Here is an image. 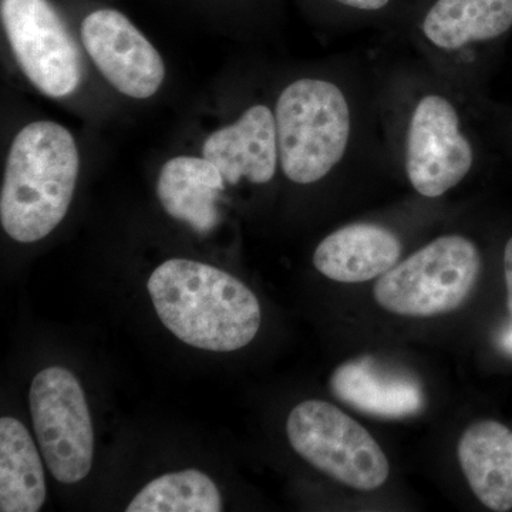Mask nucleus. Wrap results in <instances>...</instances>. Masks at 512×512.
Returning <instances> with one entry per match:
<instances>
[{
  "mask_svg": "<svg viewBox=\"0 0 512 512\" xmlns=\"http://www.w3.org/2000/svg\"><path fill=\"white\" fill-rule=\"evenodd\" d=\"M342 5L362 10H379L389 3V0H336Z\"/></svg>",
  "mask_w": 512,
  "mask_h": 512,
  "instance_id": "nucleus-19",
  "label": "nucleus"
},
{
  "mask_svg": "<svg viewBox=\"0 0 512 512\" xmlns=\"http://www.w3.org/2000/svg\"><path fill=\"white\" fill-rule=\"evenodd\" d=\"M500 349L503 350L505 355L512 357V325L501 333Z\"/></svg>",
  "mask_w": 512,
  "mask_h": 512,
  "instance_id": "nucleus-20",
  "label": "nucleus"
},
{
  "mask_svg": "<svg viewBox=\"0 0 512 512\" xmlns=\"http://www.w3.org/2000/svg\"><path fill=\"white\" fill-rule=\"evenodd\" d=\"M473 163V147L453 104L437 94L421 99L407 134L406 167L414 190L440 197L466 178Z\"/></svg>",
  "mask_w": 512,
  "mask_h": 512,
  "instance_id": "nucleus-8",
  "label": "nucleus"
},
{
  "mask_svg": "<svg viewBox=\"0 0 512 512\" xmlns=\"http://www.w3.org/2000/svg\"><path fill=\"white\" fill-rule=\"evenodd\" d=\"M480 271L477 245L461 235H444L380 276L373 295L394 315L431 318L460 308Z\"/></svg>",
  "mask_w": 512,
  "mask_h": 512,
  "instance_id": "nucleus-4",
  "label": "nucleus"
},
{
  "mask_svg": "<svg viewBox=\"0 0 512 512\" xmlns=\"http://www.w3.org/2000/svg\"><path fill=\"white\" fill-rule=\"evenodd\" d=\"M286 433L303 460L340 484L375 491L389 478V460L379 443L333 404L322 400L298 404L286 421Z\"/></svg>",
  "mask_w": 512,
  "mask_h": 512,
  "instance_id": "nucleus-5",
  "label": "nucleus"
},
{
  "mask_svg": "<svg viewBox=\"0 0 512 512\" xmlns=\"http://www.w3.org/2000/svg\"><path fill=\"white\" fill-rule=\"evenodd\" d=\"M458 461L474 495L497 512L512 510V433L504 424L483 420L464 431Z\"/></svg>",
  "mask_w": 512,
  "mask_h": 512,
  "instance_id": "nucleus-12",
  "label": "nucleus"
},
{
  "mask_svg": "<svg viewBox=\"0 0 512 512\" xmlns=\"http://www.w3.org/2000/svg\"><path fill=\"white\" fill-rule=\"evenodd\" d=\"M402 242L369 222L346 225L328 235L313 254L320 274L342 284H360L386 274L399 262Z\"/></svg>",
  "mask_w": 512,
  "mask_h": 512,
  "instance_id": "nucleus-11",
  "label": "nucleus"
},
{
  "mask_svg": "<svg viewBox=\"0 0 512 512\" xmlns=\"http://www.w3.org/2000/svg\"><path fill=\"white\" fill-rule=\"evenodd\" d=\"M279 161L289 180H322L345 156L350 137V110L336 84L296 80L281 93L275 110Z\"/></svg>",
  "mask_w": 512,
  "mask_h": 512,
  "instance_id": "nucleus-3",
  "label": "nucleus"
},
{
  "mask_svg": "<svg viewBox=\"0 0 512 512\" xmlns=\"http://www.w3.org/2000/svg\"><path fill=\"white\" fill-rule=\"evenodd\" d=\"M202 154L221 171L225 183L266 184L274 178L279 160L275 114L258 104L231 126L214 131Z\"/></svg>",
  "mask_w": 512,
  "mask_h": 512,
  "instance_id": "nucleus-10",
  "label": "nucleus"
},
{
  "mask_svg": "<svg viewBox=\"0 0 512 512\" xmlns=\"http://www.w3.org/2000/svg\"><path fill=\"white\" fill-rule=\"evenodd\" d=\"M504 274L505 285H507L508 309L512 313V237L508 239L504 249Z\"/></svg>",
  "mask_w": 512,
  "mask_h": 512,
  "instance_id": "nucleus-18",
  "label": "nucleus"
},
{
  "mask_svg": "<svg viewBox=\"0 0 512 512\" xmlns=\"http://www.w3.org/2000/svg\"><path fill=\"white\" fill-rule=\"evenodd\" d=\"M80 157L55 121H35L10 147L0 192V222L13 241L32 244L55 231L72 204Z\"/></svg>",
  "mask_w": 512,
  "mask_h": 512,
  "instance_id": "nucleus-2",
  "label": "nucleus"
},
{
  "mask_svg": "<svg viewBox=\"0 0 512 512\" xmlns=\"http://www.w3.org/2000/svg\"><path fill=\"white\" fill-rule=\"evenodd\" d=\"M221 493L207 474L184 470L148 483L128 504L127 512H220Z\"/></svg>",
  "mask_w": 512,
  "mask_h": 512,
  "instance_id": "nucleus-17",
  "label": "nucleus"
},
{
  "mask_svg": "<svg viewBox=\"0 0 512 512\" xmlns=\"http://www.w3.org/2000/svg\"><path fill=\"white\" fill-rule=\"evenodd\" d=\"M2 20L20 69L37 90L59 99L79 87V50L49 0H2Z\"/></svg>",
  "mask_w": 512,
  "mask_h": 512,
  "instance_id": "nucleus-7",
  "label": "nucleus"
},
{
  "mask_svg": "<svg viewBox=\"0 0 512 512\" xmlns=\"http://www.w3.org/2000/svg\"><path fill=\"white\" fill-rule=\"evenodd\" d=\"M330 389L342 402L373 416L399 419L419 412L423 392L407 377L384 372L369 359L343 363L330 377Z\"/></svg>",
  "mask_w": 512,
  "mask_h": 512,
  "instance_id": "nucleus-14",
  "label": "nucleus"
},
{
  "mask_svg": "<svg viewBox=\"0 0 512 512\" xmlns=\"http://www.w3.org/2000/svg\"><path fill=\"white\" fill-rule=\"evenodd\" d=\"M82 40L97 69L117 92L143 100L160 90L165 77L163 57L119 10L90 13L82 23Z\"/></svg>",
  "mask_w": 512,
  "mask_h": 512,
  "instance_id": "nucleus-9",
  "label": "nucleus"
},
{
  "mask_svg": "<svg viewBox=\"0 0 512 512\" xmlns=\"http://www.w3.org/2000/svg\"><path fill=\"white\" fill-rule=\"evenodd\" d=\"M46 480L35 441L15 417L0 419V511L37 512L46 501Z\"/></svg>",
  "mask_w": 512,
  "mask_h": 512,
  "instance_id": "nucleus-15",
  "label": "nucleus"
},
{
  "mask_svg": "<svg viewBox=\"0 0 512 512\" xmlns=\"http://www.w3.org/2000/svg\"><path fill=\"white\" fill-rule=\"evenodd\" d=\"M30 413L47 468L62 484H76L93 467L94 431L82 384L64 367H47L30 386Z\"/></svg>",
  "mask_w": 512,
  "mask_h": 512,
  "instance_id": "nucleus-6",
  "label": "nucleus"
},
{
  "mask_svg": "<svg viewBox=\"0 0 512 512\" xmlns=\"http://www.w3.org/2000/svg\"><path fill=\"white\" fill-rule=\"evenodd\" d=\"M147 289L165 328L192 348L234 352L261 328L254 292L215 266L170 259L151 274Z\"/></svg>",
  "mask_w": 512,
  "mask_h": 512,
  "instance_id": "nucleus-1",
  "label": "nucleus"
},
{
  "mask_svg": "<svg viewBox=\"0 0 512 512\" xmlns=\"http://www.w3.org/2000/svg\"><path fill=\"white\" fill-rule=\"evenodd\" d=\"M225 184L221 171L207 158L174 157L161 167L157 197L174 220L207 234L220 220L217 201Z\"/></svg>",
  "mask_w": 512,
  "mask_h": 512,
  "instance_id": "nucleus-13",
  "label": "nucleus"
},
{
  "mask_svg": "<svg viewBox=\"0 0 512 512\" xmlns=\"http://www.w3.org/2000/svg\"><path fill=\"white\" fill-rule=\"evenodd\" d=\"M512 28V0H437L423 22L434 46L456 50L487 42Z\"/></svg>",
  "mask_w": 512,
  "mask_h": 512,
  "instance_id": "nucleus-16",
  "label": "nucleus"
}]
</instances>
